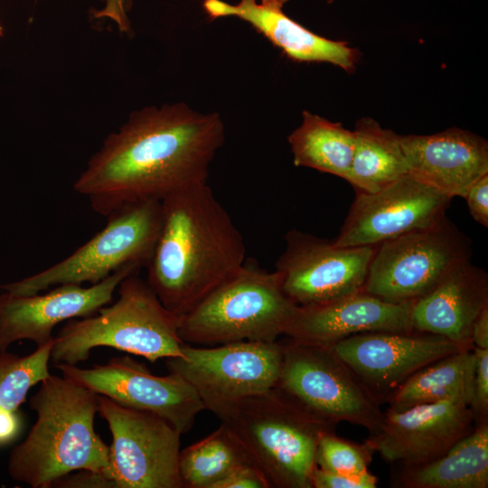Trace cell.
I'll return each instance as SVG.
<instances>
[{
	"instance_id": "obj_33",
	"label": "cell",
	"mask_w": 488,
	"mask_h": 488,
	"mask_svg": "<svg viewBox=\"0 0 488 488\" xmlns=\"http://www.w3.org/2000/svg\"><path fill=\"white\" fill-rule=\"evenodd\" d=\"M52 487L66 488H114V484L106 475L89 470L78 471L58 480Z\"/></svg>"
},
{
	"instance_id": "obj_5",
	"label": "cell",
	"mask_w": 488,
	"mask_h": 488,
	"mask_svg": "<svg viewBox=\"0 0 488 488\" xmlns=\"http://www.w3.org/2000/svg\"><path fill=\"white\" fill-rule=\"evenodd\" d=\"M117 290L118 297L110 305L71 319L60 330L51 351L54 365H78L97 347H111L150 362L183 357L179 316L164 306L146 280L133 274Z\"/></svg>"
},
{
	"instance_id": "obj_36",
	"label": "cell",
	"mask_w": 488,
	"mask_h": 488,
	"mask_svg": "<svg viewBox=\"0 0 488 488\" xmlns=\"http://www.w3.org/2000/svg\"><path fill=\"white\" fill-rule=\"evenodd\" d=\"M471 340L474 347L488 349V305L482 309L473 324Z\"/></svg>"
},
{
	"instance_id": "obj_32",
	"label": "cell",
	"mask_w": 488,
	"mask_h": 488,
	"mask_svg": "<svg viewBox=\"0 0 488 488\" xmlns=\"http://www.w3.org/2000/svg\"><path fill=\"white\" fill-rule=\"evenodd\" d=\"M465 199L474 220L488 227V174L481 176L469 187Z\"/></svg>"
},
{
	"instance_id": "obj_13",
	"label": "cell",
	"mask_w": 488,
	"mask_h": 488,
	"mask_svg": "<svg viewBox=\"0 0 488 488\" xmlns=\"http://www.w3.org/2000/svg\"><path fill=\"white\" fill-rule=\"evenodd\" d=\"M61 374L117 404L156 414L182 435L188 432L205 406L195 389L180 375L153 374L146 365L130 356L110 359L89 369L55 364Z\"/></svg>"
},
{
	"instance_id": "obj_34",
	"label": "cell",
	"mask_w": 488,
	"mask_h": 488,
	"mask_svg": "<svg viewBox=\"0 0 488 488\" xmlns=\"http://www.w3.org/2000/svg\"><path fill=\"white\" fill-rule=\"evenodd\" d=\"M105 5L95 13L96 18H109L113 20L118 29L123 33H128L130 23L127 12L132 5V0H103Z\"/></svg>"
},
{
	"instance_id": "obj_23",
	"label": "cell",
	"mask_w": 488,
	"mask_h": 488,
	"mask_svg": "<svg viewBox=\"0 0 488 488\" xmlns=\"http://www.w3.org/2000/svg\"><path fill=\"white\" fill-rule=\"evenodd\" d=\"M473 348L445 356L414 373L389 398L388 409L402 411L447 400L470 407L476 363Z\"/></svg>"
},
{
	"instance_id": "obj_31",
	"label": "cell",
	"mask_w": 488,
	"mask_h": 488,
	"mask_svg": "<svg viewBox=\"0 0 488 488\" xmlns=\"http://www.w3.org/2000/svg\"><path fill=\"white\" fill-rule=\"evenodd\" d=\"M214 488H270L264 474L251 464L234 469Z\"/></svg>"
},
{
	"instance_id": "obj_17",
	"label": "cell",
	"mask_w": 488,
	"mask_h": 488,
	"mask_svg": "<svg viewBox=\"0 0 488 488\" xmlns=\"http://www.w3.org/2000/svg\"><path fill=\"white\" fill-rule=\"evenodd\" d=\"M474 427L467 404L440 401L402 411L387 409L380 431L368 441L387 463L416 466L444 455Z\"/></svg>"
},
{
	"instance_id": "obj_18",
	"label": "cell",
	"mask_w": 488,
	"mask_h": 488,
	"mask_svg": "<svg viewBox=\"0 0 488 488\" xmlns=\"http://www.w3.org/2000/svg\"><path fill=\"white\" fill-rule=\"evenodd\" d=\"M412 303H388L362 290L329 303L299 306L284 336L331 347L363 333L415 332L410 321Z\"/></svg>"
},
{
	"instance_id": "obj_26",
	"label": "cell",
	"mask_w": 488,
	"mask_h": 488,
	"mask_svg": "<svg viewBox=\"0 0 488 488\" xmlns=\"http://www.w3.org/2000/svg\"><path fill=\"white\" fill-rule=\"evenodd\" d=\"M245 464H250L245 451L221 423L210 435L180 451L179 473L183 488H214Z\"/></svg>"
},
{
	"instance_id": "obj_35",
	"label": "cell",
	"mask_w": 488,
	"mask_h": 488,
	"mask_svg": "<svg viewBox=\"0 0 488 488\" xmlns=\"http://www.w3.org/2000/svg\"><path fill=\"white\" fill-rule=\"evenodd\" d=\"M23 426V421L20 411L0 412V446L15 440Z\"/></svg>"
},
{
	"instance_id": "obj_1",
	"label": "cell",
	"mask_w": 488,
	"mask_h": 488,
	"mask_svg": "<svg viewBox=\"0 0 488 488\" xmlns=\"http://www.w3.org/2000/svg\"><path fill=\"white\" fill-rule=\"evenodd\" d=\"M224 138V124L216 112L201 113L184 103L146 107L131 113L105 139L73 188L105 217L127 203L161 201L207 182Z\"/></svg>"
},
{
	"instance_id": "obj_37",
	"label": "cell",
	"mask_w": 488,
	"mask_h": 488,
	"mask_svg": "<svg viewBox=\"0 0 488 488\" xmlns=\"http://www.w3.org/2000/svg\"><path fill=\"white\" fill-rule=\"evenodd\" d=\"M327 4H331L333 2H334L335 0H325Z\"/></svg>"
},
{
	"instance_id": "obj_25",
	"label": "cell",
	"mask_w": 488,
	"mask_h": 488,
	"mask_svg": "<svg viewBox=\"0 0 488 488\" xmlns=\"http://www.w3.org/2000/svg\"><path fill=\"white\" fill-rule=\"evenodd\" d=\"M296 166H304L348 180L355 136L341 123L307 110L302 122L287 136Z\"/></svg>"
},
{
	"instance_id": "obj_19",
	"label": "cell",
	"mask_w": 488,
	"mask_h": 488,
	"mask_svg": "<svg viewBox=\"0 0 488 488\" xmlns=\"http://www.w3.org/2000/svg\"><path fill=\"white\" fill-rule=\"evenodd\" d=\"M288 0H203L209 19L234 16L249 23L288 59L296 62H327L352 73L361 52L346 41L324 38L306 29L284 12Z\"/></svg>"
},
{
	"instance_id": "obj_21",
	"label": "cell",
	"mask_w": 488,
	"mask_h": 488,
	"mask_svg": "<svg viewBox=\"0 0 488 488\" xmlns=\"http://www.w3.org/2000/svg\"><path fill=\"white\" fill-rule=\"evenodd\" d=\"M487 305V273L468 259L452 268L433 289L412 303L411 326L415 332L474 346L472 327Z\"/></svg>"
},
{
	"instance_id": "obj_14",
	"label": "cell",
	"mask_w": 488,
	"mask_h": 488,
	"mask_svg": "<svg viewBox=\"0 0 488 488\" xmlns=\"http://www.w3.org/2000/svg\"><path fill=\"white\" fill-rule=\"evenodd\" d=\"M449 195L407 174L385 188L356 192L337 247L377 246L402 234L428 228L446 216Z\"/></svg>"
},
{
	"instance_id": "obj_2",
	"label": "cell",
	"mask_w": 488,
	"mask_h": 488,
	"mask_svg": "<svg viewBox=\"0 0 488 488\" xmlns=\"http://www.w3.org/2000/svg\"><path fill=\"white\" fill-rule=\"evenodd\" d=\"M243 237L208 182L161 200V224L146 282L181 316L245 262Z\"/></svg>"
},
{
	"instance_id": "obj_7",
	"label": "cell",
	"mask_w": 488,
	"mask_h": 488,
	"mask_svg": "<svg viewBox=\"0 0 488 488\" xmlns=\"http://www.w3.org/2000/svg\"><path fill=\"white\" fill-rule=\"evenodd\" d=\"M107 219L99 232L62 260L1 288L15 295H33L59 285H93L127 265L146 267L160 229L161 201L127 203Z\"/></svg>"
},
{
	"instance_id": "obj_30",
	"label": "cell",
	"mask_w": 488,
	"mask_h": 488,
	"mask_svg": "<svg viewBox=\"0 0 488 488\" xmlns=\"http://www.w3.org/2000/svg\"><path fill=\"white\" fill-rule=\"evenodd\" d=\"M378 478L370 471L361 474H342L315 467L312 478V488H376Z\"/></svg>"
},
{
	"instance_id": "obj_27",
	"label": "cell",
	"mask_w": 488,
	"mask_h": 488,
	"mask_svg": "<svg viewBox=\"0 0 488 488\" xmlns=\"http://www.w3.org/2000/svg\"><path fill=\"white\" fill-rule=\"evenodd\" d=\"M54 340V339H53ZM53 341L26 356L0 352V412H16L32 387L51 375L48 362Z\"/></svg>"
},
{
	"instance_id": "obj_29",
	"label": "cell",
	"mask_w": 488,
	"mask_h": 488,
	"mask_svg": "<svg viewBox=\"0 0 488 488\" xmlns=\"http://www.w3.org/2000/svg\"><path fill=\"white\" fill-rule=\"evenodd\" d=\"M473 350L476 363L470 408L478 425L488 422V349Z\"/></svg>"
},
{
	"instance_id": "obj_28",
	"label": "cell",
	"mask_w": 488,
	"mask_h": 488,
	"mask_svg": "<svg viewBox=\"0 0 488 488\" xmlns=\"http://www.w3.org/2000/svg\"><path fill=\"white\" fill-rule=\"evenodd\" d=\"M374 450L368 441L358 444L339 437L334 431L323 435L316 452V466L332 473L361 474L369 471Z\"/></svg>"
},
{
	"instance_id": "obj_3",
	"label": "cell",
	"mask_w": 488,
	"mask_h": 488,
	"mask_svg": "<svg viewBox=\"0 0 488 488\" xmlns=\"http://www.w3.org/2000/svg\"><path fill=\"white\" fill-rule=\"evenodd\" d=\"M30 407L37 418L10 452L12 479L50 488L74 471L89 470L111 480L108 446L94 428L98 394L63 375L51 374L40 382Z\"/></svg>"
},
{
	"instance_id": "obj_12",
	"label": "cell",
	"mask_w": 488,
	"mask_h": 488,
	"mask_svg": "<svg viewBox=\"0 0 488 488\" xmlns=\"http://www.w3.org/2000/svg\"><path fill=\"white\" fill-rule=\"evenodd\" d=\"M285 241L275 271L297 305L325 304L363 290L375 246L337 247L297 230L288 231Z\"/></svg>"
},
{
	"instance_id": "obj_38",
	"label": "cell",
	"mask_w": 488,
	"mask_h": 488,
	"mask_svg": "<svg viewBox=\"0 0 488 488\" xmlns=\"http://www.w3.org/2000/svg\"><path fill=\"white\" fill-rule=\"evenodd\" d=\"M0 35H2V27L0 26Z\"/></svg>"
},
{
	"instance_id": "obj_16",
	"label": "cell",
	"mask_w": 488,
	"mask_h": 488,
	"mask_svg": "<svg viewBox=\"0 0 488 488\" xmlns=\"http://www.w3.org/2000/svg\"><path fill=\"white\" fill-rule=\"evenodd\" d=\"M141 267L125 266L89 286L64 284L45 294L0 295V352L14 343L29 340L37 346L53 341V328L60 323L96 314L109 305L121 281Z\"/></svg>"
},
{
	"instance_id": "obj_6",
	"label": "cell",
	"mask_w": 488,
	"mask_h": 488,
	"mask_svg": "<svg viewBox=\"0 0 488 488\" xmlns=\"http://www.w3.org/2000/svg\"><path fill=\"white\" fill-rule=\"evenodd\" d=\"M299 305L283 291L276 271L251 260L179 316L181 339L192 345L276 342L285 335Z\"/></svg>"
},
{
	"instance_id": "obj_9",
	"label": "cell",
	"mask_w": 488,
	"mask_h": 488,
	"mask_svg": "<svg viewBox=\"0 0 488 488\" xmlns=\"http://www.w3.org/2000/svg\"><path fill=\"white\" fill-rule=\"evenodd\" d=\"M280 344L277 387L328 422L358 425L371 436L380 431L384 419L380 404L332 347L288 338Z\"/></svg>"
},
{
	"instance_id": "obj_24",
	"label": "cell",
	"mask_w": 488,
	"mask_h": 488,
	"mask_svg": "<svg viewBox=\"0 0 488 488\" xmlns=\"http://www.w3.org/2000/svg\"><path fill=\"white\" fill-rule=\"evenodd\" d=\"M355 147L347 182L356 192H375L408 174L399 135L375 119L357 120Z\"/></svg>"
},
{
	"instance_id": "obj_20",
	"label": "cell",
	"mask_w": 488,
	"mask_h": 488,
	"mask_svg": "<svg viewBox=\"0 0 488 488\" xmlns=\"http://www.w3.org/2000/svg\"><path fill=\"white\" fill-rule=\"evenodd\" d=\"M408 174L454 198L488 174V143L470 131L451 127L433 135H399Z\"/></svg>"
},
{
	"instance_id": "obj_15",
	"label": "cell",
	"mask_w": 488,
	"mask_h": 488,
	"mask_svg": "<svg viewBox=\"0 0 488 488\" xmlns=\"http://www.w3.org/2000/svg\"><path fill=\"white\" fill-rule=\"evenodd\" d=\"M331 347L381 404L422 368L474 346L427 333L370 332Z\"/></svg>"
},
{
	"instance_id": "obj_8",
	"label": "cell",
	"mask_w": 488,
	"mask_h": 488,
	"mask_svg": "<svg viewBox=\"0 0 488 488\" xmlns=\"http://www.w3.org/2000/svg\"><path fill=\"white\" fill-rule=\"evenodd\" d=\"M471 254L469 238L446 216L375 246L363 291L388 303H412Z\"/></svg>"
},
{
	"instance_id": "obj_10",
	"label": "cell",
	"mask_w": 488,
	"mask_h": 488,
	"mask_svg": "<svg viewBox=\"0 0 488 488\" xmlns=\"http://www.w3.org/2000/svg\"><path fill=\"white\" fill-rule=\"evenodd\" d=\"M98 406L112 436L108 449L115 488H183L179 473L182 434L171 423L103 395H98Z\"/></svg>"
},
{
	"instance_id": "obj_11",
	"label": "cell",
	"mask_w": 488,
	"mask_h": 488,
	"mask_svg": "<svg viewBox=\"0 0 488 488\" xmlns=\"http://www.w3.org/2000/svg\"><path fill=\"white\" fill-rule=\"evenodd\" d=\"M183 357L167 358L169 372L183 378L206 406L239 399L277 385L282 350L276 342H236L198 347L185 343Z\"/></svg>"
},
{
	"instance_id": "obj_22",
	"label": "cell",
	"mask_w": 488,
	"mask_h": 488,
	"mask_svg": "<svg viewBox=\"0 0 488 488\" xmlns=\"http://www.w3.org/2000/svg\"><path fill=\"white\" fill-rule=\"evenodd\" d=\"M399 488H487L488 422L455 444L444 455L424 465L401 467L391 478Z\"/></svg>"
},
{
	"instance_id": "obj_4",
	"label": "cell",
	"mask_w": 488,
	"mask_h": 488,
	"mask_svg": "<svg viewBox=\"0 0 488 488\" xmlns=\"http://www.w3.org/2000/svg\"><path fill=\"white\" fill-rule=\"evenodd\" d=\"M232 433L270 488H312L316 452L335 424L276 386L239 399L206 406Z\"/></svg>"
}]
</instances>
